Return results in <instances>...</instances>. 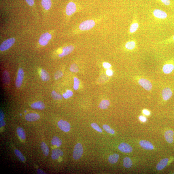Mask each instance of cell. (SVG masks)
Masks as SVG:
<instances>
[{
  "instance_id": "obj_49",
  "label": "cell",
  "mask_w": 174,
  "mask_h": 174,
  "mask_svg": "<svg viewBox=\"0 0 174 174\" xmlns=\"http://www.w3.org/2000/svg\"><path fill=\"white\" fill-rule=\"evenodd\" d=\"M25 112H26V111H25Z\"/></svg>"
},
{
  "instance_id": "obj_45",
  "label": "cell",
  "mask_w": 174,
  "mask_h": 174,
  "mask_svg": "<svg viewBox=\"0 0 174 174\" xmlns=\"http://www.w3.org/2000/svg\"><path fill=\"white\" fill-rule=\"evenodd\" d=\"M143 113L144 114H145V115L147 116H149L150 115V112L149 111L146 110H143Z\"/></svg>"
},
{
  "instance_id": "obj_8",
  "label": "cell",
  "mask_w": 174,
  "mask_h": 174,
  "mask_svg": "<svg viewBox=\"0 0 174 174\" xmlns=\"http://www.w3.org/2000/svg\"><path fill=\"white\" fill-rule=\"evenodd\" d=\"M74 50V47L72 45L66 46L63 48L62 52L59 54L58 56L60 58H63L71 53Z\"/></svg>"
},
{
  "instance_id": "obj_17",
  "label": "cell",
  "mask_w": 174,
  "mask_h": 174,
  "mask_svg": "<svg viewBox=\"0 0 174 174\" xmlns=\"http://www.w3.org/2000/svg\"><path fill=\"white\" fill-rule=\"evenodd\" d=\"M174 69V65L172 64H167L164 65L162 68L163 72L165 74H169L172 72Z\"/></svg>"
},
{
  "instance_id": "obj_39",
  "label": "cell",
  "mask_w": 174,
  "mask_h": 174,
  "mask_svg": "<svg viewBox=\"0 0 174 174\" xmlns=\"http://www.w3.org/2000/svg\"><path fill=\"white\" fill-rule=\"evenodd\" d=\"M25 1L29 6L31 7L34 6V0H25Z\"/></svg>"
},
{
  "instance_id": "obj_40",
  "label": "cell",
  "mask_w": 174,
  "mask_h": 174,
  "mask_svg": "<svg viewBox=\"0 0 174 174\" xmlns=\"http://www.w3.org/2000/svg\"><path fill=\"white\" fill-rule=\"evenodd\" d=\"M103 66L105 68L108 69L110 68L111 67V65L107 62H105L103 64Z\"/></svg>"
},
{
  "instance_id": "obj_46",
  "label": "cell",
  "mask_w": 174,
  "mask_h": 174,
  "mask_svg": "<svg viewBox=\"0 0 174 174\" xmlns=\"http://www.w3.org/2000/svg\"><path fill=\"white\" fill-rule=\"evenodd\" d=\"M5 124H6V123H5L4 121L3 120L0 121V126H1V127L5 126Z\"/></svg>"
},
{
  "instance_id": "obj_48",
  "label": "cell",
  "mask_w": 174,
  "mask_h": 174,
  "mask_svg": "<svg viewBox=\"0 0 174 174\" xmlns=\"http://www.w3.org/2000/svg\"><path fill=\"white\" fill-rule=\"evenodd\" d=\"M173 39L174 40V36H173Z\"/></svg>"
},
{
  "instance_id": "obj_41",
  "label": "cell",
  "mask_w": 174,
  "mask_h": 174,
  "mask_svg": "<svg viewBox=\"0 0 174 174\" xmlns=\"http://www.w3.org/2000/svg\"><path fill=\"white\" fill-rule=\"evenodd\" d=\"M162 3L167 6L169 5L171 3L170 0H160Z\"/></svg>"
},
{
  "instance_id": "obj_33",
  "label": "cell",
  "mask_w": 174,
  "mask_h": 174,
  "mask_svg": "<svg viewBox=\"0 0 174 174\" xmlns=\"http://www.w3.org/2000/svg\"><path fill=\"white\" fill-rule=\"evenodd\" d=\"M51 96L54 99L56 100H60L62 99L61 95L56 93L55 91H53L52 92Z\"/></svg>"
},
{
  "instance_id": "obj_13",
  "label": "cell",
  "mask_w": 174,
  "mask_h": 174,
  "mask_svg": "<svg viewBox=\"0 0 174 174\" xmlns=\"http://www.w3.org/2000/svg\"><path fill=\"white\" fill-rule=\"evenodd\" d=\"M174 133L172 130H167L164 133V137L167 142L169 143H172L173 141Z\"/></svg>"
},
{
  "instance_id": "obj_22",
  "label": "cell",
  "mask_w": 174,
  "mask_h": 174,
  "mask_svg": "<svg viewBox=\"0 0 174 174\" xmlns=\"http://www.w3.org/2000/svg\"><path fill=\"white\" fill-rule=\"evenodd\" d=\"M40 77L42 80L44 81H48L50 80V76L46 70L42 69L40 72Z\"/></svg>"
},
{
  "instance_id": "obj_19",
  "label": "cell",
  "mask_w": 174,
  "mask_h": 174,
  "mask_svg": "<svg viewBox=\"0 0 174 174\" xmlns=\"http://www.w3.org/2000/svg\"><path fill=\"white\" fill-rule=\"evenodd\" d=\"M31 107L34 109L43 110L45 108V105L41 101H37L33 103L31 105Z\"/></svg>"
},
{
  "instance_id": "obj_42",
  "label": "cell",
  "mask_w": 174,
  "mask_h": 174,
  "mask_svg": "<svg viewBox=\"0 0 174 174\" xmlns=\"http://www.w3.org/2000/svg\"><path fill=\"white\" fill-rule=\"evenodd\" d=\"M106 74L109 76H112L113 75V72L112 70L109 69L107 70L106 72Z\"/></svg>"
},
{
  "instance_id": "obj_3",
  "label": "cell",
  "mask_w": 174,
  "mask_h": 174,
  "mask_svg": "<svg viewBox=\"0 0 174 174\" xmlns=\"http://www.w3.org/2000/svg\"><path fill=\"white\" fill-rule=\"evenodd\" d=\"M15 42L14 38H10L3 42L0 46V50L1 51H4L9 49L14 44Z\"/></svg>"
},
{
  "instance_id": "obj_29",
  "label": "cell",
  "mask_w": 174,
  "mask_h": 174,
  "mask_svg": "<svg viewBox=\"0 0 174 174\" xmlns=\"http://www.w3.org/2000/svg\"><path fill=\"white\" fill-rule=\"evenodd\" d=\"M132 161L130 158L126 157L124 159L123 165L125 167L129 168L132 166Z\"/></svg>"
},
{
  "instance_id": "obj_34",
  "label": "cell",
  "mask_w": 174,
  "mask_h": 174,
  "mask_svg": "<svg viewBox=\"0 0 174 174\" xmlns=\"http://www.w3.org/2000/svg\"><path fill=\"white\" fill-rule=\"evenodd\" d=\"M73 94V92L71 91L67 90L66 93L63 94V96L64 99H67L72 97Z\"/></svg>"
},
{
  "instance_id": "obj_1",
  "label": "cell",
  "mask_w": 174,
  "mask_h": 174,
  "mask_svg": "<svg viewBox=\"0 0 174 174\" xmlns=\"http://www.w3.org/2000/svg\"><path fill=\"white\" fill-rule=\"evenodd\" d=\"M96 23L92 20H87L82 22L79 27V28L81 31H87L90 30L95 25Z\"/></svg>"
},
{
  "instance_id": "obj_4",
  "label": "cell",
  "mask_w": 174,
  "mask_h": 174,
  "mask_svg": "<svg viewBox=\"0 0 174 174\" xmlns=\"http://www.w3.org/2000/svg\"><path fill=\"white\" fill-rule=\"evenodd\" d=\"M52 36L48 32L43 34L40 37L39 41V44L42 46L47 45L51 39Z\"/></svg>"
},
{
  "instance_id": "obj_18",
  "label": "cell",
  "mask_w": 174,
  "mask_h": 174,
  "mask_svg": "<svg viewBox=\"0 0 174 174\" xmlns=\"http://www.w3.org/2000/svg\"><path fill=\"white\" fill-rule=\"evenodd\" d=\"M63 152L60 149H56L53 150L52 151V154L51 155L52 158L53 160L58 159L59 156L63 155Z\"/></svg>"
},
{
  "instance_id": "obj_2",
  "label": "cell",
  "mask_w": 174,
  "mask_h": 174,
  "mask_svg": "<svg viewBox=\"0 0 174 174\" xmlns=\"http://www.w3.org/2000/svg\"><path fill=\"white\" fill-rule=\"evenodd\" d=\"M83 149L82 145L80 143H77L75 146L73 151V157L75 160H77L82 156Z\"/></svg>"
},
{
  "instance_id": "obj_36",
  "label": "cell",
  "mask_w": 174,
  "mask_h": 174,
  "mask_svg": "<svg viewBox=\"0 0 174 174\" xmlns=\"http://www.w3.org/2000/svg\"><path fill=\"white\" fill-rule=\"evenodd\" d=\"M70 70L71 71L77 73L79 69L78 67L75 64H73L71 65L70 68Z\"/></svg>"
},
{
  "instance_id": "obj_23",
  "label": "cell",
  "mask_w": 174,
  "mask_h": 174,
  "mask_svg": "<svg viewBox=\"0 0 174 174\" xmlns=\"http://www.w3.org/2000/svg\"><path fill=\"white\" fill-rule=\"evenodd\" d=\"M119 158V155L118 154H115L111 155L108 158V161L111 164H115L117 162Z\"/></svg>"
},
{
  "instance_id": "obj_9",
  "label": "cell",
  "mask_w": 174,
  "mask_h": 174,
  "mask_svg": "<svg viewBox=\"0 0 174 174\" xmlns=\"http://www.w3.org/2000/svg\"><path fill=\"white\" fill-rule=\"evenodd\" d=\"M58 126L60 128L65 132H68L70 130V124L68 122L62 120L58 122Z\"/></svg>"
},
{
  "instance_id": "obj_25",
  "label": "cell",
  "mask_w": 174,
  "mask_h": 174,
  "mask_svg": "<svg viewBox=\"0 0 174 174\" xmlns=\"http://www.w3.org/2000/svg\"><path fill=\"white\" fill-rule=\"evenodd\" d=\"M17 133L20 139L25 140L26 138V134L24 130L21 127H18L17 130Z\"/></svg>"
},
{
  "instance_id": "obj_14",
  "label": "cell",
  "mask_w": 174,
  "mask_h": 174,
  "mask_svg": "<svg viewBox=\"0 0 174 174\" xmlns=\"http://www.w3.org/2000/svg\"><path fill=\"white\" fill-rule=\"evenodd\" d=\"M139 144L142 147L147 150H152L154 149V146L149 141L146 140H141L140 141Z\"/></svg>"
},
{
  "instance_id": "obj_27",
  "label": "cell",
  "mask_w": 174,
  "mask_h": 174,
  "mask_svg": "<svg viewBox=\"0 0 174 174\" xmlns=\"http://www.w3.org/2000/svg\"><path fill=\"white\" fill-rule=\"evenodd\" d=\"M139 27V25L137 22H133L130 26L129 32L131 34L135 33L137 31Z\"/></svg>"
},
{
  "instance_id": "obj_32",
  "label": "cell",
  "mask_w": 174,
  "mask_h": 174,
  "mask_svg": "<svg viewBox=\"0 0 174 174\" xmlns=\"http://www.w3.org/2000/svg\"><path fill=\"white\" fill-rule=\"evenodd\" d=\"M103 129L108 133H110V134L113 135L115 134V130L113 129H111L110 126H108V125L106 124L104 125L103 126Z\"/></svg>"
},
{
  "instance_id": "obj_6",
  "label": "cell",
  "mask_w": 174,
  "mask_h": 174,
  "mask_svg": "<svg viewBox=\"0 0 174 174\" xmlns=\"http://www.w3.org/2000/svg\"><path fill=\"white\" fill-rule=\"evenodd\" d=\"M139 85L147 91H150L152 88V85L150 82L145 78H140L138 80Z\"/></svg>"
},
{
  "instance_id": "obj_26",
  "label": "cell",
  "mask_w": 174,
  "mask_h": 174,
  "mask_svg": "<svg viewBox=\"0 0 174 174\" xmlns=\"http://www.w3.org/2000/svg\"><path fill=\"white\" fill-rule=\"evenodd\" d=\"M136 43L134 41H130L126 43L125 47L127 49L129 50H134L135 48Z\"/></svg>"
},
{
  "instance_id": "obj_44",
  "label": "cell",
  "mask_w": 174,
  "mask_h": 174,
  "mask_svg": "<svg viewBox=\"0 0 174 174\" xmlns=\"http://www.w3.org/2000/svg\"><path fill=\"white\" fill-rule=\"evenodd\" d=\"M139 119L140 120L143 122H145L146 121V119L145 117L143 116H139Z\"/></svg>"
},
{
  "instance_id": "obj_10",
  "label": "cell",
  "mask_w": 174,
  "mask_h": 174,
  "mask_svg": "<svg viewBox=\"0 0 174 174\" xmlns=\"http://www.w3.org/2000/svg\"><path fill=\"white\" fill-rule=\"evenodd\" d=\"M162 94L163 99L167 101L172 97L173 91L170 88H166L163 89Z\"/></svg>"
},
{
  "instance_id": "obj_11",
  "label": "cell",
  "mask_w": 174,
  "mask_h": 174,
  "mask_svg": "<svg viewBox=\"0 0 174 174\" xmlns=\"http://www.w3.org/2000/svg\"><path fill=\"white\" fill-rule=\"evenodd\" d=\"M120 150L124 153H131L133 151V148L128 144L123 143L120 144L118 146Z\"/></svg>"
},
{
  "instance_id": "obj_47",
  "label": "cell",
  "mask_w": 174,
  "mask_h": 174,
  "mask_svg": "<svg viewBox=\"0 0 174 174\" xmlns=\"http://www.w3.org/2000/svg\"><path fill=\"white\" fill-rule=\"evenodd\" d=\"M37 173L38 174H45V173L43 172L42 170H40V169L37 170Z\"/></svg>"
},
{
  "instance_id": "obj_43",
  "label": "cell",
  "mask_w": 174,
  "mask_h": 174,
  "mask_svg": "<svg viewBox=\"0 0 174 174\" xmlns=\"http://www.w3.org/2000/svg\"><path fill=\"white\" fill-rule=\"evenodd\" d=\"M4 118V113L3 111L1 110V112H0V121L3 120Z\"/></svg>"
},
{
  "instance_id": "obj_5",
  "label": "cell",
  "mask_w": 174,
  "mask_h": 174,
  "mask_svg": "<svg viewBox=\"0 0 174 174\" xmlns=\"http://www.w3.org/2000/svg\"><path fill=\"white\" fill-rule=\"evenodd\" d=\"M77 10L76 4L73 1H70L67 5L66 10V14L68 16H71L76 12Z\"/></svg>"
},
{
  "instance_id": "obj_16",
  "label": "cell",
  "mask_w": 174,
  "mask_h": 174,
  "mask_svg": "<svg viewBox=\"0 0 174 174\" xmlns=\"http://www.w3.org/2000/svg\"><path fill=\"white\" fill-rule=\"evenodd\" d=\"M169 162V159L166 158L161 160L158 164L156 166V169L157 170H161L167 166Z\"/></svg>"
},
{
  "instance_id": "obj_31",
  "label": "cell",
  "mask_w": 174,
  "mask_h": 174,
  "mask_svg": "<svg viewBox=\"0 0 174 174\" xmlns=\"http://www.w3.org/2000/svg\"><path fill=\"white\" fill-rule=\"evenodd\" d=\"M14 152L16 156L18 157V158L20 159L21 161L22 162H25V159L23 154L21 153V152L18 150H15Z\"/></svg>"
},
{
  "instance_id": "obj_20",
  "label": "cell",
  "mask_w": 174,
  "mask_h": 174,
  "mask_svg": "<svg viewBox=\"0 0 174 174\" xmlns=\"http://www.w3.org/2000/svg\"><path fill=\"white\" fill-rule=\"evenodd\" d=\"M2 81L5 85H8L10 82V77L9 73L7 71L5 70L3 73Z\"/></svg>"
},
{
  "instance_id": "obj_37",
  "label": "cell",
  "mask_w": 174,
  "mask_h": 174,
  "mask_svg": "<svg viewBox=\"0 0 174 174\" xmlns=\"http://www.w3.org/2000/svg\"><path fill=\"white\" fill-rule=\"evenodd\" d=\"M91 126L95 130H96L97 131L100 133L102 132V130L100 128L99 126L96 123H93L91 124Z\"/></svg>"
},
{
  "instance_id": "obj_38",
  "label": "cell",
  "mask_w": 174,
  "mask_h": 174,
  "mask_svg": "<svg viewBox=\"0 0 174 174\" xmlns=\"http://www.w3.org/2000/svg\"><path fill=\"white\" fill-rule=\"evenodd\" d=\"M63 75V73L61 71H58L55 73V75H54V78H55L56 80H58L60 78L62 77Z\"/></svg>"
},
{
  "instance_id": "obj_28",
  "label": "cell",
  "mask_w": 174,
  "mask_h": 174,
  "mask_svg": "<svg viewBox=\"0 0 174 174\" xmlns=\"http://www.w3.org/2000/svg\"><path fill=\"white\" fill-rule=\"evenodd\" d=\"M41 148L43 153L44 155L46 156H48L49 152V149L46 143L42 142L41 145Z\"/></svg>"
},
{
  "instance_id": "obj_21",
  "label": "cell",
  "mask_w": 174,
  "mask_h": 174,
  "mask_svg": "<svg viewBox=\"0 0 174 174\" xmlns=\"http://www.w3.org/2000/svg\"><path fill=\"white\" fill-rule=\"evenodd\" d=\"M41 5L43 9L46 10H49L51 7V0H41Z\"/></svg>"
},
{
  "instance_id": "obj_24",
  "label": "cell",
  "mask_w": 174,
  "mask_h": 174,
  "mask_svg": "<svg viewBox=\"0 0 174 174\" xmlns=\"http://www.w3.org/2000/svg\"><path fill=\"white\" fill-rule=\"evenodd\" d=\"M52 145H56L58 147L60 146L62 144L61 139L57 137H54L51 141Z\"/></svg>"
},
{
  "instance_id": "obj_30",
  "label": "cell",
  "mask_w": 174,
  "mask_h": 174,
  "mask_svg": "<svg viewBox=\"0 0 174 174\" xmlns=\"http://www.w3.org/2000/svg\"><path fill=\"white\" fill-rule=\"evenodd\" d=\"M110 105V102L109 101L107 100H104L102 101L99 104V107L102 109H105L108 108Z\"/></svg>"
},
{
  "instance_id": "obj_12",
  "label": "cell",
  "mask_w": 174,
  "mask_h": 174,
  "mask_svg": "<svg viewBox=\"0 0 174 174\" xmlns=\"http://www.w3.org/2000/svg\"><path fill=\"white\" fill-rule=\"evenodd\" d=\"M153 13L155 17L159 19H164L167 17V13L164 11L160 9L154 10Z\"/></svg>"
},
{
  "instance_id": "obj_7",
  "label": "cell",
  "mask_w": 174,
  "mask_h": 174,
  "mask_svg": "<svg viewBox=\"0 0 174 174\" xmlns=\"http://www.w3.org/2000/svg\"><path fill=\"white\" fill-rule=\"evenodd\" d=\"M24 73L22 69L20 68L18 70L17 77L16 80V86L20 88L22 84L24 77Z\"/></svg>"
},
{
  "instance_id": "obj_50",
  "label": "cell",
  "mask_w": 174,
  "mask_h": 174,
  "mask_svg": "<svg viewBox=\"0 0 174 174\" xmlns=\"http://www.w3.org/2000/svg\"><path fill=\"white\" fill-rule=\"evenodd\" d=\"M173 173L174 174V173Z\"/></svg>"
},
{
  "instance_id": "obj_15",
  "label": "cell",
  "mask_w": 174,
  "mask_h": 174,
  "mask_svg": "<svg viewBox=\"0 0 174 174\" xmlns=\"http://www.w3.org/2000/svg\"><path fill=\"white\" fill-rule=\"evenodd\" d=\"M40 118L38 114L35 113H31L27 114L25 116V119L27 121L30 122L36 121Z\"/></svg>"
},
{
  "instance_id": "obj_35",
  "label": "cell",
  "mask_w": 174,
  "mask_h": 174,
  "mask_svg": "<svg viewBox=\"0 0 174 174\" xmlns=\"http://www.w3.org/2000/svg\"><path fill=\"white\" fill-rule=\"evenodd\" d=\"M74 85L73 86V88L75 90H77L79 88L80 84V81L76 77L74 78Z\"/></svg>"
}]
</instances>
